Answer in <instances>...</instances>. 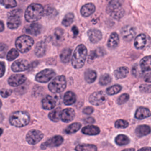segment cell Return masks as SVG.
Returning a JSON list of instances; mask_svg holds the SVG:
<instances>
[{"label": "cell", "mask_w": 151, "mask_h": 151, "mask_svg": "<svg viewBox=\"0 0 151 151\" xmlns=\"http://www.w3.org/2000/svg\"><path fill=\"white\" fill-rule=\"evenodd\" d=\"M1 106H2V102H1V100H0V109H1Z\"/></svg>", "instance_id": "obj_57"}, {"label": "cell", "mask_w": 151, "mask_h": 151, "mask_svg": "<svg viewBox=\"0 0 151 151\" xmlns=\"http://www.w3.org/2000/svg\"><path fill=\"white\" fill-rule=\"evenodd\" d=\"M129 68L127 67H120L114 71V76L117 79H122L127 77Z\"/></svg>", "instance_id": "obj_23"}, {"label": "cell", "mask_w": 151, "mask_h": 151, "mask_svg": "<svg viewBox=\"0 0 151 151\" xmlns=\"http://www.w3.org/2000/svg\"><path fill=\"white\" fill-rule=\"evenodd\" d=\"M42 31V26L38 23H32L27 25L24 28V31L27 33L33 35H37L41 33Z\"/></svg>", "instance_id": "obj_16"}, {"label": "cell", "mask_w": 151, "mask_h": 151, "mask_svg": "<svg viewBox=\"0 0 151 151\" xmlns=\"http://www.w3.org/2000/svg\"><path fill=\"white\" fill-rule=\"evenodd\" d=\"M100 132L99 127L94 125L86 126L81 129V132L87 135H97Z\"/></svg>", "instance_id": "obj_21"}, {"label": "cell", "mask_w": 151, "mask_h": 151, "mask_svg": "<svg viewBox=\"0 0 151 151\" xmlns=\"http://www.w3.org/2000/svg\"><path fill=\"white\" fill-rule=\"evenodd\" d=\"M46 52V45L43 41L38 42L35 48V54L38 57H41L44 56Z\"/></svg>", "instance_id": "obj_26"}, {"label": "cell", "mask_w": 151, "mask_h": 151, "mask_svg": "<svg viewBox=\"0 0 151 151\" xmlns=\"http://www.w3.org/2000/svg\"><path fill=\"white\" fill-rule=\"evenodd\" d=\"M5 71V66L4 63L0 61V77H2Z\"/></svg>", "instance_id": "obj_49"}, {"label": "cell", "mask_w": 151, "mask_h": 151, "mask_svg": "<svg viewBox=\"0 0 151 151\" xmlns=\"http://www.w3.org/2000/svg\"><path fill=\"white\" fill-rule=\"evenodd\" d=\"M8 47L6 44L0 43V58H3L6 53Z\"/></svg>", "instance_id": "obj_43"}, {"label": "cell", "mask_w": 151, "mask_h": 151, "mask_svg": "<svg viewBox=\"0 0 151 151\" xmlns=\"http://www.w3.org/2000/svg\"><path fill=\"white\" fill-rule=\"evenodd\" d=\"M106 11L107 14L115 19H120L124 14V11L121 4L116 0H111L107 5Z\"/></svg>", "instance_id": "obj_4"}, {"label": "cell", "mask_w": 151, "mask_h": 151, "mask_svg": "<svg viewBox=\"0 0 151 151\" xmlns=\"http://www.w3.org/2000/svg\"><path fill=\"white\" fill-rule=\"evenodd\" d=\"M111 78L108 74H104L101 75L99 78V84L102 86H106L110 83Z\"/></svg>", "instance_id": "obj_38"}, {"label": "cell", "mask_w": 151, "mask_h": 151, "mask_svg": "<svg viewBox=\"0 0 151 151\" xmlns=\"http://www.w3.org/2000/svg\"><path fill=\"white\" fill-rule=\"evenodd\" d=\"M34 42V40L31 37L23 35L17 39L15 45L20 52L25 53L28 52L31 48Z\"/></svg>", "instance_id": "obj_5"}, {"label": "cell", "mask_w": 151, "mask_h": 151, "mask_svg": "<svg viewBox=\"0 0 151 151\" xmlns=\"http://www.w3.org/2000/svg\"><path fill=\"white\" fill-rule=\"evenodd\" d=\"M129 126L127 121L123 119H119L115 122V127L117 128H126Z\"/></svg>", "instance_id": "obj_41"}, {"label": "cell", "mask_w": 151, "mask_h": 151, "mask_svg": "<svg viewBox=\"0 0 151 151\" xmlns=\"http://www.w3.org/2000/svg\"><path fill=\"white\" fill-rule=\"evenodd\" d=\"M150 56H146L143 57L140 62V70L143 72L150 71Z\"/></svg>", "instance_id": "obj_27"}, {"label": "cell", "mask_w": 151, "mask_h": 151, "mask_svg": "<svg viewBox=\"0 0 151 151\" xmlns=\"http://www.w3.org/2000/svg\"><path fill=\"white\" fill-rule=\"evenodd\" d=\"M22 11L19 9L10 11L8 14L7 25L9 28L14 29L17 28L21 24V16Z\"/></svg>", "instance_id": "obj_7"}, {"label": "cell", "mask_w": 151, "mask_h": 151, "mask_svg": "<svg viewBox=\"0 0 151 151\" xmlns=\"http://www.w3.org/2000/svg\"><path fill=\"white\" fill-rule=\"evenodd\" d=\"M66 79L64 76L55 77L49 84L48 88L53 93H58L63 91L66 87Z\"/></svg>", "instance_id": "obj_6"}, {"label": "cell", "mask_w": 151, "mask_h": 151, "mask_svg": "<svg viewBox=\"0 0 151 151\" xmlns=\"http://www.w3.org/2000/svg\"><path fill=\"white\" fill-rule=\"evenodd\" d=\"M30 120L29 114L24 111H17L13 113L9 117L10 123L16 127H21L28 124Z\"/></svg>", "instance_id": "obj_3"}, {"label": "cell", "mask_w": 151, "mask_h": 151, "mask_svg": "<svg viewBox=\"0 0 151 151\" xmlns=\"http://www.w3.org/2000/svg\"><path fill=\"white\" fill-rule=\"evenodd\" d=\"M74 18V14L73 13L69 12V13L65 15V17H64L63 21H62V24L65 27H68L73 22Z\"/></svg>", "instance_id": "obj_36"}, {"label": "cell", "mask_w": 151, "mask_h": 151, "mask_svg": "<svg viewBox=\"0 0 151 151\" xmlns=\"http://www.w3.org/2000/svg\"><path fill=\"white\" fill-rule=\"evenodd\" d=\"M2 132H3V131H2V129L0 128V136L2 134Z\"/></svg>", "instance_id": "obj_56"}, {"label": "cell", "mask_w": 151, "mask_h": 151, "mask_svg": "<svg viewBox=\"0 0 151 151\" xmlns=\"http://www.w3.org/2000/svg\"><path fill=\"white\" fill-rule=\"evenodd\" d=\"M26 80V77L23 74H14L8 78V84L13 87L23 84Z\"/></svg>", "instance_id": "obj_14"}, {"label": "cell", "mask_w": 151, "mask_h": 151, "mask_svg": "<svg viewBox=\"0 0 151 151\" xmlns=\"http://www.w3.org/2000/svg\"><path fill=\"white\" fill-rule=\"evenodd\" d=\"M87 55V50L83 44L78 45L73 55L71 58V64L74 68L78 69L81 68L86 61Z\"/></svg>", "instance_id": "obj_1"}, {"label": "cell", "mask_w": 151, "mask_h": 151, "mask_svg": "<svg viewBox=\"0 0 151 151\" xmlns=\"http://www.w3.org/2000/svg\"><path fill=\"white\" fill-rule=\"evenodd\" d=\"M106 96L102 91L93 93L89 97V101L93 105L99 106L105 102Z\"/></svg>", "instance_id": "obj_11"}, {"label": "cell", "mask_w": 151, "mask_h": 151, "mask_svg": "<svg viewBox=\"0 0 151 151\" xmlns=\"http://www.w3.org/2000/svg\"><path fill=\"white\" fill-rule=\"evenodd\" d=\"M94 111V109L92 107H90V106H87L86 107H85L83 110V112L84 113V114H91Z\"/></svg>", "instance_id": "obj_48"}, {"label": "cell", "mask_w": 151, "mask_h": 151, "mask_svg": "<svg viewBox=\"0 0 151 151\" xmlns=\"http://www.w3.org/2000/svg\"><path fill=\"white\" fill-rule=\"evenodd\" d=\"M122 36L123 40L126 41H132L136 35L135 28L130 25H126L122 28Z\"/></svg>", "instance_id": "obj_13"}, {"label": "cell", "mask_w": 151, "mask_h": 151, "mask_svg": "<svg viewBox=\"0 0 151 151\" xmlns=\"http://www.w3.org/2000/svg\"><path fill=\"white\" fill-rule=\"evenodd\" d=\"M55 72L52 69H45L39 72L35 76V80L40 83H47L54 76Z\"/></svg>", "instance_id": "obj_9"}, {"label": "cell", "mask_w": 151, "mask_h": 151, "mask_svg": "<svg viewBox=\"0 0 151 151\" xmlns=\"http://www.w3.org/2000/svg\"><path fill=\"white\" fill-rule=\"evenodd\" d=\"M61 112V108L60 107L56 108L49 113L48 117L52 122H58L59 120L60 119Z\"/></svg>", "instance_id": "obj_32"}, {"label": "cell", "mask_w": 151, "mask_h": 151, "mask_svg": "<svg viewBox=\"0 0 151 151\" xmlns=\"http://www.w3.org/2000/svg\"><path fill=\"white\" fill-rule=\"evenodd\" d=\"M130 142L129 138L124 134H119L115 138V142L119 146L127 145Z\"/></svg>", "instance_id": "obj_33"}, {"label": "cell", "mask_w": 151, "mask_h": 151, "mask_svg": "<svg viewBox=\"0 0 151 151\" xmlns=\"http://www.w3.org/2000/svg\"><path fill=\"white\" fill-rule=\"evenodd\" d=\"M75 149L78 151H96L97 148L96 146L94 145L83 143L77 145Z\"/></svg>", "instance_id": "obj_31"}, {"label": "cell", "mask_w": 151, "mask_h": 151, "mask_svg": "<svg viewBox=\"0 0 151 151\" xmlns=\"http://www.w3.org/2000/svg\"><path fill=\"white\" fill-rule=\"evenodd\" d=\"M12 93V90L9 89H2L0 91V94L3 97H7L11 95Z\"/></svg>", "instance_id": "obj_47"}, {"label": "cell", "mask_w": 151, "mask_h": 151, "mask_svg": "<svg viewBox=\"0 0 151 151\" xmlns=\"http://www.w3.org/2000/svg\"><path fill=\"white\" fill-rule=\"evenodd\" d=\"M95 9L96 8L93 4L88 3L81 7L80 9V12L82 16L87 17L93 14L95 11Z\"/></svg>", "instance_id": "obj_19"}, {"label": "cell", "mask_w": 151, "mask_h": 151, "mask_svg": "<svg viewBox=\"0 0 151 151\" xmlns=\"http://www.w3.org/2000/svg\"><path fill=\"white\" fill-rule=\"evenodd\" d=\"M71 30H72V31H73V32L74 34V36L76 37L78 35V29L77 27L76 26H75V25L73 26L72 27Z\"/></svg>", "instance_id": "obj_51"}, {"label": "cell", "mask_w": 151, "mask_h": 151, "mask_svg": "<svg viewBox=\"0 0 151 151\" xmlns=\"http://www.w3.org/2000/svg\"><path fill=\"white\" fill-rule=\"evenodd\" d=\"M124 150H134V149H132V148H131V149H124Z\"/></svg>", "instance_id": "obj_55"}, {"label": "cell", "mask_w": 151, "mask_h": 151, "mask_svg": "<svg viewBox=\"0 0 151 151\" xmlns=\"http://www.w3.org/2000/svg\"><path fill=\"white\" fill-rule=\"evenodd\" d=\"M84 122L86 123H93L95 122V120L93 117H87L86 119H85Z\"/></svg>", "instance_id": "obj_50"}, {"label": "cell", "mask_w": 151, "mask_h": 151, "mask_svg": "<svg viewBox=\"0 0 151 151\" xmlns=\"http://www.w3.org/2000/svg\"><path fill=\"white\" fill-rule=\"evenodd\" d=\"M147 43V37L145 34H139L134 40V46L137 49L143 48Z\"/></svg>", "instance_id": "obj_20"}, {"label": "cell", "mask_w": 151, "mask_h": 151, "mask_svg": "<svg viewBox=\"0 0 151 151\" xmlns=\"http://www.w3.org/2000/svg\"><path fill=\"white\" fill-rule=\"evenodd\" d=\"M72 50L70 48H65L63 49L60 54V59L64 63H68L70 60Z\"/></svg>", "instance_id": "obj_30"}, {"label": "cell", "mask_w": 151, "mask_h": 151, "mask_svg": "<svg viewBox=\"0 0 151 151\" xmlns=\"http://www.w3.org/2000/svg\"><path fill=\"white\" fill-rule=\"evenodd\" d=\"M145 80L146 81H147V82H148V83H150V73H149L148 74H147L145 76Z\"/></svg>", "instance_id": "obj_52"}, {"label": "cell", "mask_w": 151, "mask_h": 151, "mask_svg": "<svg viewBox=\"0 0 151 151\" xmlns=\"http://www.w3.org/2000/svg\"><path fill=\"white\" fill-rule=\"evenodd\" d=\"M55 106V101L51 96H47L42 100V107L45 110H51Z\"/></svg>", "instance_id": "obj_18"}, {"label": "cell", "mask_w": 151, "mask_h": 151, "mask_svg": "<svg viewBox=\"0 0 151 151\" xmlns=\"http://www.w3.org/2000/svg\"><path fill=\"white\" fill-rule=\"evenodd\" d=\"M150 84H141L139 87L140 90L142 92L145 93H150Z\"/></svg>", "instance_id": "obj_46"}, {"label": "cell", "mask_w": 151, "mask_h": 151, "mask_svg": "<svg viewBox=\"0 0 151 151\" xmlns=\"http://www.w3.org/2000/svg\"><path fill=\"white\" fill-rule=\"evenodd\" d=\"M150 116V111L145 107H139L135 113V117L138 119H143Z\"/></svg>", "instance_id": "obj_25"}, {"label": "cell", "mask_w": 151, "mask_h": 151, "mask_svg": "<svg viewBox=\"0 0 151 151\" xmlns=\"http://www.w3.org/2000/svg\"><path fill=\"white\" fill-rule=\"evenodd\" d=\"M19 55L18 50L15 48H12L7 54L6 58L8 61H12Z\"/></svg>", "instance_id": "obj_39"}, {"label": "cell", "mask_w": 151, "mask_h": 151, "mask_svg": "<svg viewBox=\"0 0 151 151\" xmlns=\"http://www.w3.org/2000/svg\"><path fill=\"white\" fill-rule=\"evenodd\" d=\"M75 115L76 113L73 109L66 108L61 111L60 119L63 122L68 123L74 119Z\"/></svg>", "instance_id": "obj_15"}, {"label": "cell", "mask_w": 151, "mask_h": 151, "mask_svg": "<svg viewBox=\"0 0 151 151\" xmlns=\"http://www.w3.org/2000/svg\"><path fill=\"white\" fill-rule=\"evenodd\" d=\"M44 9L41 4L33 3L29 5L25 12V18L28 22H33L39 20L44 15Z\"/></svg>", "instance_id": "obj_2"}, {"label": "cell", "mask_w": 151, "mask_h": 151, "mask_svg": "<svg viewBox=\"0 0 151 151\" xmlns=\"http://www.w3.org/2000/svg\"><path fill=\"white\" fill-rule=\"evenodd\" d=\"M29 67L28 61L24 59H19L14 61L11 66V69L14 72L24 71Z\"/></svg>", "instance_id": "obj_12"}, {"label": "cell", "mask_w": 151, "mask_h": 151, "mask_svg": "<svg viewBox=\"0 0 151 151\" xmlns=\"http://www.w3.org/2000/svg\"><path fill=\"white\" fill-rule=\"evenodd\" d=\"M1 4L6 8H13L17 6L16 0H1Z\"/></svg>", "instance_id": "obj_40"}, {"label": "cell", "mask_w": 151, "mask_h": 151, "mask_svg": "<svg viewBox=\"0 0 151 151\" xmlns=\"http://www.w3.org/2000/svg\"><path fill=\"white\" fill-rule=\"evenodd\" d=\"M87 35L90 41L93 43H97L102 38V34L99 29L93 28L87 32Z\"/></svg>", "instance_id": "obj_17"}, {"label": "cell", "mask_w": 151, "mask_h": 151, "mask_svg": "<svg viewBox=\"0 0 151 151\" xmlns=\"http://www.w3.org/2000/svg\"><path fill=\"white\" fill-rule=\"evenodd\" d=\"M129 99V95L128 94L124 93L119 97L117 100V103L118 104H124L127 101H128Z\"/></svg>", "instance_id": "obj_42"}, {"label": "cell", "mask_w": 151, "mask_h": 151, "mask_svg": "<svg viewBox=\"0 0 151 151\" xmlns=\"http://www.w3.org/2000/svg\"><path fill=\"white\" fill-rule=\"evenodd\" d=\"M4 29V24L3 22L0 20V32L2 31Z\"/></svg>", "instance_id": "obj_53"}, {"label": "cell", "mask_w": 151, "mask_h": 151, "mask_svg": "<svg viewBox=\"0 0 151 151\" xmlns=\"http://www.w3.org/2000/svg\"><path fill=\"white\" fill-rule=\"evenodd\" d=\"M44 137V134L38 130H31L26 135V140L30 145H35Z\"/></svg>", "instance_id": "obj_8"}, {"label": "cell", "mask_w": 151, "mask_h": 151, "mask_svg": "<svg viewBox=\"0 0 151 151\" xmlns=\"http://www.w3.org/2000/svg\"><path fill=\"white\" fill-rule=\"evenodd\" d=\"M122 90V86L119 84H115L110 86L106 90V93L109 95H114L119 93Z\"/></svg>", "instance_id": "obj_37"}, {"label": "cell", "mask_w": 151, "mask_h": 151, "mask_svg": "<svg viewBox=\"0 0 151 151\" xmlns=\"http://www.w3.org/2000/svg\"><path fill=\"white\" fill-rule=\"evenodd\" d=\"M141 71L139 69V67L138 65H134L132 68V73L135 77H139L141 74Z\"/></svg>", "instance_id": "obj_45"}, {"label": "cell", "mask_w": 151, "mask_h": 151, "mask_svg": "<svg viewBox=\"0 0 151 151\" xmlns=\"http://www.w3.org/2000/svg\"><path fill=\"white\" fill-rule=\"evenodd\" d=\"M105 54V50L102 48L101 47H99L97 48L96 50L92 51L90 55H89V60L91 59L93 60L96 58V57L103 56V55Z\"/></svg>", "instance_id": "obj_35"}, {"label": "cell", "mask_w": 151, "mask_h": 151, "mask_svg": "<svg viewBox=\"0 0 151 151\" xmlns=\"http://www.w3.org/2000/svg\"><path fill=\"white\" fill-rule=\"evenodd\" d=\"M150 127L145 124L138 126L135 130L136 134L138 137H143L144 136L147 135L148 134L150 133Z\"/></svg>", "instance_id": "obj_24"}, {"label": "cell", "mask_w": 151, "mask_h": 151, "mask_svg": "<svg viewBox=\"0 0 151 151\" xmlns=\"http://www.w3.org/2000/svg\"><path fill=\"white\" fill-rule=\"evenodd\" d=\"M97 78L96 72L91 69H88L84 73V78L85 80L88 83H93Z\"/></svg>", "instance_id": "obj_29"}, {"label": "cell", "mask_w": 151, "mask_h": 151, "mask_svg": "<svg viewBox=\"0 0 151 151\" xmlns=\"http://www.w3.org/2000/svg\"><path fill=\"white\" fill-rule=\"evenodd\" d=\"M63 33H64V31L63 29L58 28H57L55 31V32H54V35H55V37L57 40H60L62 38L63 35Z\"/></svg>", "instance_id": "obj_44"}, {"label": "cell", "mask_w": 151, "mask_h": 151, "mask_svg": "<svg viewBox=\"0 0 151 151\" xmlns=\"http://www.w3.org/2000/svg\"><path fill=\"white\" fill-rule=\"evenodd\" d=\"M20 1H27V0H20Z\"/></svg>", "instance_id": "obj_58"}, {"label": "cell", "mask_w": 151, "mask_h": 151, "mask_svg": "<svg viewBox=\"0 0 151 151\" xmlns=\"http://www.w3.org/2000/svg\"><path fill=\"white\" fill-rule=\"evenodd\" d=\"M140 150H150V147H143V148L140 149Z\"/></svg>", "instance_id": "obj_54"}, {"label": "cell", "mask_w": 151, "mask_h": 151, "mask_svg": "<svg viewBox=\"0 0 151 151\" xmlns=\"http://www.w3.org/2000/svg\"><path fill=\"white\" fill-rule=\"evenodd\" d=\"M81 124L78 122H76L69 125L65 130V132L67 134H72L77 132L81 127Z\"/></svg>", "instance_id": "obj_34"}, {"label": "cell", "mask_w": 151, "mask_h": 151, "mask_svg": "<svg viewBox=\"0 0 151 151\" xmlns=\"http://www.w3.org/2000/svg\"><path fill=\"white\" fill-rule=\"evenodd\" d=\"M63 141H64V139L61 136H60V135L55 136L49 139L44 143H42L41 145V149H45L47 148L58 147L63 143Z\"/></svg>", "instance_id": "obj_10"}, {"label": "cell", "mask_w": 151, "mask_h": 151, "mask_svg": "<svg viewBox=\"0 0 151 151\" xmlns=\"http://www.w3.org/2000/svg\"><path fill=\"white\" fill-rule=\"evenodd\" d=\"M119 42V37L116 32H112L108 40L107 46L110 49L116 48Z\"/></svg>", "instance_id": "obj_22"}, {"label": "cell", "mask_w": 151, "mask_h": 151, "mask_svg": "<svg viewBox=\"0 0 151 151\" xmlns=\"http://www.w3.org/2000/svg\"><path fill=\"white\" fill-rule=\"evenodd\" d=\"M76 101V96L75 94L71 91H68L66 92L64 96L63 101L66 105H71L74 104Z\"/></svg>", "instance_id": "obj_28"}]
</instances>
